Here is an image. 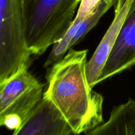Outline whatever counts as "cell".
Masks as SVG:
<instances>
[{
	"instance_id": "3",
	"label": "cell",
	"mask_w": 135,
	"mask_h": 135,
	"mask_svg": "<svg viewBox=\"0 0 135 135\" xmlns=\"http://www.w3.org/2000/svg\"><path fill=\"white\" fill-rule=\"evenodd\" d=\"M23 65L0 83V127L18 129L43 98L44 85Z\"/></svg>"
},
{
	"instance_id": "6",
	"label": "cell",
	"mask_w": 135,
	"mask_h": 135,
	"mask_svg": "<svg viewBox=\"0 0 135 135\" xmlns=\"http://www.w3.org/2000/svg\"><path fill=\"white\" fill-rule=\"evenodd\" d=\"M72 129L58 109L43 97L12 135H71Z\"/></svg>"
},
{
	"instance_id": "9",
	"label": "cell",
	"mask_w": 135,
	"mask_h": 135,
	"mask_svg": "<svg viewBox=\"0 0 135 135\" xmlns=\"http://www.w3.org/2000/svg\"><path fill=\"white\" fill-rule=\"evenodd\" d=\"M85 135H135V100L115 107L105 122L88 131Z\"/></svg>"
},
{
	"instance_id": "11",
	"label": "cell",
	"mask_w": 135,
	"mask_h": 135,
	"mask_svg": "<svg viewBox=\"0 0 135 135\" xmlns=\"http://www.w3.org/2000/svg\"><path fill=\"white\" fill-rule=\"evenodd\" d=\"M127 1V0H117L116 4L115 5V12L119 11L124 6Z\"/></svg>"
},
{
	"instance_id": "1",
	"label": "cell",
	"mask_w": 135,
	"mask_h": 135,
	"mask_svg": "<svg viewBox=\"0 0 135 135\" xmlns=\"http://www.w3.org/2000/svg\"><path fill=\"white\" fill-rule=\"evenodd\" d=\"M88 50L70 49L53 64L43 97L58 109L73 133H86L103 123L104 98L92 90L86 76Z\"/></svg>"
},
{
	"instance_id": "2",
	"label": "cell",
	"mask_w": 135,
	"mask_h": 135,
	"mask_svg": "<svg viewBox=\"0 0 135 135\" xmlns=\"http://www.w3.org/2000/svg\"><path fill=\"white\" fill-rule=\"evenodd\" d=\"M81 0H22L24 31L32 55L43 54L72 25Z\"/></svg>"
},
{
	"instance_id": "10",
	"label": "cell",
	"mask_w": 135,
	"mask_h": 135,
	"mask_svg": "<svg viewBox=\"0 0 135 135\" xmlns=\"http://www.w3.org/2000/svg\"><path fill=\"white\" fill-rule=\"evenodd\" d=\"M101 1L102 0H81L72 25H75L80 21L86 19Z\"/></svg>"
},
{
	"instance_id": "5",
	"label": "cell",
	"mask_w": 135,
	"mask_h": 135,
	"mask_svg": "<svg viewBox=\"0 0 135 135\" xmlns=\"http://www.w3.org/2000/svg\"><path fill=\"white\" fill-rule=\"evenodd\" d=\"M135 65V0L120 28L113 47L98 78V83Z\"/></svg>"
},
{
	"instance_id": "8",
	"label": "cell",
	"mask_w": 135,
	"mask_h": 135,
	"mask_svg": "<svg viewBox=\"0 0 135 135\" xmlns=\"http://www.w3.org/2000/svg\"><path fill=\"white\" fill-rule=\"evenodd\" d=\"M133 1L134 0H127L119 11L115 12L114 18L109 28L104 34L92 57L87 61L86 67V76L88 84L91 88H93L98 84V80L103 67L113 47L120 28Z\"/></svg>"
},
{
	"instance_id": "7",
	"label": "cell",
	"mask_w": 135,
	"mask_h": 135,
	"mask_svg": "<svg viewBox=\"0 0 135 135\" xmlns=\"http://www.w3.org/2000/svg\"><path fill=\"white\" fill-rule=\"evenodd\" d=\"M116 2L117 0H102L86 19L71 26L65 34L53 45L52 50L44 65V67H48L61 60L70 49L79 43L97 25L107 11L115 6Z\"/></svg>"
},
{
	"instance_id": "4",
	"label": "cell",
	"mask_w": 135,
	"mask_h": 135,
	"mask_svg": "<svg viewBox=\"0 0 135 135\" xmlns=\"http://www.w3.org/2000/svg\"><path fill=\"white\" fill-rule=\"evenodd\" d=\"M32 55L24 31L22 0H0V83L28 65Z\"/></svg>"
}]
</instances>
